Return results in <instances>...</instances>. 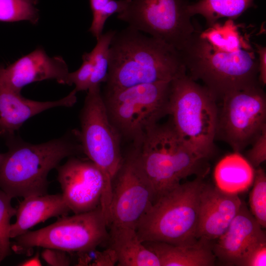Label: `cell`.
<instances>
[{
    "label": "cell",
    "instance_id": "obj_1",
    "mask_svg": "<svg viewBox=\"0 0 266 266\" xmlns=\"http://www.w3.org/2000/svg\"><path fill=\"white\" fill-rule=\"evenodd\" d=\"M197 29L180 52L188 75L200 80L216 98L260 84L258 60L233 20Z\"/></svg>",
    "mask_w": 266,
    "mask_h": 266
},
{
    "label": "cell",
    "instance_id": "obj_2",
    "mask_svg": "<svg viewBox=\"0 0 266 266\" xmlns=\"http://www.w3.org/2000/svg\"><path fill=\"white\" fill-rule=\"evenodd\" d=\"M186 72L180 52L161 40L129 26L111 39L106 89L170 82Z\"/></svg>",
    "mask_w": 266,
    "mask_h": 266
},
{
    "label": "cell",
    "instance_id": "obj_3",
    "mask_svg": "<svg viewBox=\"0 0 266 266\" xmlns=\"http://www.w3.org/2000/svg\"><path fill=\"white\" fill-rule=\"evenodd\" d=\"M5 137L8 150L0 154V189L12 199L47 194L49 172L64 159L83 152L67 134L40 144L15 134Z\"/></svg>",
    "mask_w": 266,
    "mask_h": 266
},
{
    "label": "cell",
    "instance_id": "obj_4",
    "mask_svg": "<svg viewBox=\"0 0 266 266\" xmlns=\"http://www.w3.org/2000/svg\"><path fill=\"white\" fill-rule=\"evenodd\" d=\"M203 183L198 176L159 197L136 224L140 240L178 245L195 243Z\"/></svg>",
    "mask_w": 266,
    "mask_h": 266
},
{
    "label": "cell",
    "instance_id": "obj_5",
    "mask_svg": "<svg viewBox=\"0 0 266 266\" xmlns=\"http://www.w3.org/2000/svg\"><path fill=\"white\" fill-rule=\"evenodd\" d=\"M215 96L185 73L171 81L168 115L188 147L204 160L215 150L218 110Z\"/></svg>",
    "mask_w": 266,
    "mask_h": 266
},
{
    "label": "cell",
    "instance_id": "obj_6",
    "mask_svg": "<svg viewBox=\"0 0 266 266\" xmlns=\"http://www.w3.org/2000/svg\"><path fill=\"white\" fill-rule=\"evenodd\" d=\"M134 145L156 200L178 186L182 179L199 173L204 160L188 147L170 122L154 125Z\"/></svg>",
    "mask_w": 266,
    "mask_h": 266
},
{
    "label": "cell",
    "instance_id": "obj_7",
    "mask_svg": "<svg viewBox=\"0 0 266 266\" xmlns=\"http://www.w3.org/2000/svg\"><path fill=\"white\" fill-rule=\"evenodd\" d=\"M170 83L106 89L103 99L110 120L119 133L137 145L150 128L168 115Z\"/></svg>",
    "mask_w": 266,
    "mask_h": 266
},
{
    "label": "cell",
    "instance_id": "obj_8",
    "mask_svg": "<svg viewBox=\"0 0 266 266\" xmlns=\"http://www.w3.org/2000/svg\"><path fill=\"white\" fill-rule=\"evenodd\" d=\"M108 225L100 206L86 212L59 217L54 223L15 237L11 249L30 254L34 247L80 252L97 248L109 237Z\"/></svg>",
    "mask_w": 266,
    "mask_h": 266
},
{
    "label": "cell",
    "instance_id": "obj_9",
    "mask_svg": "<svg viewBox=\"0 0 266 266\" xmlns=\"http://www.w3.org/2000/svg\"><path fill=\"white\" fill-rule=\"evenodd\" d=\"M75 133L83 153L113 183L123 158L120 133L110 120L100 85L88 90L80 114V130Z\"/></svg>",
    "mask_w": 266,
    "mask_h": 266
},
{
    "label": "cell",
    "instance_id": "obj_10",
    "mask_svg": "<svg viewBox=\"0 0 266 266\" xmlns=\"http://www.w3.org/2000/svg\"><path fill=\"white\" fill-rule=\"evenodd\" d=\"M184 0H131L117 18L180 52L196 30Z\"/></svg>",
    "mask_w": 266,
    "mask_h": 266
},
{
    "label": "cell",
    "instance_id": "obj_11",
    "mask_svg": "<svg viewBox=\"0 0 266 266\" xmlns=\"http://www.w3.org/2000/svg\"><path fill=\"white\" fill-rule=\"evenodd\" d=\"M261 85L231 91L221 99L216 138L240 153L266 127V97Z\"/></svg>",
    "mask_w": 266,
    "mask_h": 266
},
{
    "label": "cell",
    "instance_id": "obj_12",
    "mask_svg": "<svg viewBox=\"0 0 266 266\" xmlns=\"http://www.w3.org/2000/svg\"><path fill=\"white\" fill-rule=\"evenodd\" d=\"M56 169L62 194L70 210L79 214L100 206L108 224L113 183L102 171L89 159L75 156Z\"/></svg>",
    "mask_w": 266,
    "mask_h": 266
},
{
    "label": "cell",
    "instance_id": "obj_13",
    "mask_svg": "<svg viewBox=\"0 0 266 266\" xmlns=\"http://www.w3.org/2000/svg\"><path fill=\"white\" fill-rule=\"evenodd\" d=\"M114 180L109 226H128L136 229L139 219L156 200L136 146L123 158Z\"/></svg>",
    "mask_w": 266,
    "mask_h": 266
},
{
    "label": "cell",
    "instance_id": "obj_14",
    "mask_svg": "<svg viewBox=\"0 0 266 266\" xmlns=\"http://www.w3.org/2000/svg\"><path fill=\"white\" fill-rule=\"evenodd\" d=\"M69 72L63 57H50L38 47L8 66L0 64V86L21 93L25 86L47 79L66 84Z\"/></svg>",
    "mask_w": 266,
    "mask_h": 266
},
{
    "label": "cell",
    "instance_id": "obj_15",
    "mask_svg": "<svg viewBox=\"0 0 266 266\" xmlns=\"http://www.w3.org/2000/svg\"><path fill=\"white\" fill-rule=\"evenodd\" d=\"M263 229L242 201L228 229L212 247L214 255L226 265L242 266L253 250L266 243Z\"/></svg>",
    "mask_w": 266,
    "mask_h": 266
},
{
    "label": "cell",
    "instance_id": "obj_16",
    "mask_svg": "<svg viewBox=\"0 0 266 266\" xmlns=\"http://www.w3.org/2000/svg\"><path fill=\"white\" fill-rule=\"evenodd\" d=\"M242 201L238 194L225 193L203 183L200 195L197 239H217L227 231Z\"/></svg>",
    "mask_w": 266,
    "mask_h": 266
},
{
    "label": "cell",
    "instance_id": "obj_17",
    "mask_svg": "<svg viewBox=\"0 0 266 266\" xmlns=\"http://www.w3.org/2000/svg\"><path fill=\"white\" fill-rule=\"evenodd\" d=\"M77 92L54 101H40L25 98L18 93L0 86V136L15 134L31 117L52 108L71 107L76 102Z\"/></svg>",
    "mask_w": 266,
    "mask_h": 266
},
{
    "label": "cell",
    "instance_id": "obj_18",
    "mask_svg": "<svg viewBox=\"0 0 266 266\" xmlns=\"http://www.w3.org/2000/svg\"><path fill=\"white\" fill-rule=\"evenodd\" d=\"M70 211L62 194L24 198L16 208V220L10 225V237L15 238L49 218L66 216Z\"/></svg>",
    "mask_w": 266,
    "mask_h": 266
},
{
    "label": "cell",
    "instance_id": "obj_19",
    "mask_svg": "<svg viewBox=\"0 0 266 266\" xmlns=\"http://www.w3.org/2000/svg\"><path fill=\"white\" fill-rule=\"evenodd\" d=\"M209 241L199 239L183 245L163 242H145V246L159 258L161 266H212L216 256Z\"/></svg>",
    "mask_w": 266,
    "mask_h": 266
},
{
    "label": "cell",
    "instance_id": "obj_20",
    "mask_svg": "<svg viewBox=\"0 0 266 266\" xmlns=\"http://www.w3.org/2000/svg\"><path fill=\"white\" fill-rule=\"evenodd\" d=\"M110 247L119 266H161L160 261L138 237L135 228L110 225Z\"/></svg>",
    "mask_w": 266,
    "mask_h": 266
},
{
    "label": "cell",
    "instance_id": "obj_21",
    "mask_svg": "<svg viewBox=\"0 0 266 266\" xmlns=\"http://www.w3.org/2000/svg\"><path fill=\"white\" fill-rule=\"evenodd\" d=\"M254 175V167L240 153L236 152L221 159L214 171L216 187L231 194L247 190L253 183Z\"/></svg>",
    "mask_w": 266,
    "mask_h": 266
},
{
    "label": "cell",
    "instance_id": "obj_22",
    "mask_svg": "<svg viewBox=\"0 0 266 266\" xmlns=\"http://www.w3.org/2000/svg\"><path fill=\"white\" fill-rule=\"evenodd\" d=\"M253 0H200L187 6L190 16L196 14L202 16L208 25L219 19L225 18L234 20L246 10L255 6Z\"/></svg>",
    "mask_w": 266,
    "mask_h": 266
},
{
    "label": "cell",
    "instance_id": "obj_23",
    "mask_svg": "<svg viewBox=\"0 0 266 266\" xmlns=\"http://www.w3.org/2000/svg\"><path fill=\"white\" fill-rule=\"evenodd\" d=\"M37 0H0V22L27 21L36 24L39 19Z\"/></svg>",
    "mask_w": 266,
    "mask_h": 266
},
{
    "label": "cell",
    "instance_id": "obj_24",
    "mask_svg": "<svg viewBox=\"0 0 266 266\" xmlns=\"http://www.w3.org/2000/svg\"><path fill=\"white\" fill-rule=\"evenodd\" d=\"M115 32L109 30L102 33L97 40L95 47L89 52L93 65L91 88L100 85L106 81L109 64V46Z\"/></svg>",
    "mask_w": 266,
    "mask_h": 266
},
{
    "label": "cell",
    "instance_id": "obj_25",
    "mask_svg": "<svg viewBox=\"0 0 266 266\" xmlns=\"http://www.w3.org/2000/svg\"><path fill=\"white\" fill-rule=\"evenodd\" d=\"M93 19L89 32L97 40L102 34L107 19L114 14L123 12L131 0H89Z\"/></svg>",
    "mask_w": 266,
    "mask_h": 266
},
{
    "label": "cell",
    "instance_id": "obj_26",
    "mask_svg": "<svg viewBox=\"0 0 266 266\" xmlns=\"http://www.w3.org/2000/svg\"><path fill=\"white\" fill-rule=\"evenodd\" d=\"M253 187L249 196L250 212L263 228L266 227V175L261 167L255 170Z\"/></svg>",
    "mask_w": 266,
    "mask_h": 266
},
{
    "label": "cell",
    "instance_id": "obj_27",
    "mask_svg": "<svg viewBox=\"0 0 266 266\" xmlns=\"http://www.w3.org/2000/svg\"><path fill=\"white\" fill-rule=\"evenodd\" d=\"M12 199L0 189V263L11 254L10 220L16 212V208L12 206Z\"/></svg>",
    "mask_w": 266,
    "mask_h": 266
},
{
    "label": "cell",
    "instance_id": "obj_28",
    "mask_svg": "<svg viewBox=\"0 0 266 266\" xmlns=\"http://www.w3.org/2000/svg\"><path fill=\"white\" fill-rule=\"evenodd\" d=\"M77 254V266H113L117 263L116 253L110 247L102 251L92 248Z\"/></svg>",
    "mask_w": 266,
    "mask_h": 266
},
{
    "label": "cell",
    "instance_id": "obj_29",
    "mask_svg": "<svg viewBox=\"0 0 266 266\" xmlns=\"http://www.w3.org/2000/svg\"><path fill=\"white\" fill-rule=\"evenodd\" d=\"M82 60V64L78 69L69 72L66 82L68 85H74V90L77 93L88 91L91 88L93 73V62L89 53H84Z\"/></svg>",
    "mask_w": 266,
    "mask_h": 266
},
{
    "label": "cell",
    "instance_id": "obj_30",
    "mask_svg": "<svg viewBox=\"0 0 266 266\" xmlns=\"http://www.w3.org/2000/svg\"><path fill=\"white\" fill-rule=\"evenodd\" d=\"M251 144L246 159L254 167H258L266 160V127Z\"/></svg>",
    "mask_w": 266,
    "mask_h": 266
},
{
    "label": "cell",
    "instance_id": "obj_31",
    "mask_svg": "<svg viewBox=\"0 0 266 266\" xmlns=\"http://www.w3.org/2000/svg\"><path fill=\"white\" fill-rule=\"evenodd\" d=\"M41 257L49 266H67L70 265V260L67 252L62 250L44 248L41 253Z\"/></svg>",
    "mask_w": 266,
    "mask_h": 266
},
{
    "label": "cell",
    "instance_id": "obj_32",
    "mask_svg": "<svg viewBox=\"0 0 266 266\" xmlns=\"http://www.w3.org/2000/svg\"><path fill=\"white\" fill-rule=\"evenodd\" d=\"M266 243L253 250L243 261L242 266H266Z\"/></svg>",
    "mask_w": 266,
    "mask_h": 266
},
{
    "label": "cell",
    "instance_id": "obj_33",
    "mask_svg": "<svg viewBox=\"0 0 266 266\" xmlns=\"http://www.w3.org/2000/svg\"><path fill=\"white\" fill-rule=\"evenodd\" d=\"M254 44L258 57V80L260 85L264 86L266 84V48L257 43Z\"/></svg>",
    "mask_w": 266,
    "mask_h": 266
},
{
    "label": "cell",
    "instance_id": "obj_34",
    "mask_svg": "<svg viewBox=\"0 0 266 266\" xmlns=\"http://www.w3.org/2000/svg\"><path fill=\"white\" fill-rule=\"evenodd\" d=\"M18 266H42L41 262L39 258V254L37 252L35 255L27 260L19 263Z\"/></svg>",
    "mask_w": 266,
    "mask_h": 266
},
{
    "label": "cell",
    "instance_id": "obj_35",
    "mask_svg": "<svg viewBox=\"0 0 266 266\" xmlns=\"http://www.w3.org/2000/svg\"></svg>",
    "mask_w": 266,
    "mask_h": 266
}]
</instances>
